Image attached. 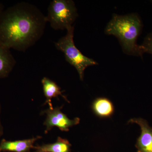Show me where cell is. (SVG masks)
Returning a JSON list of instances; mask_svg holds the SVG:
<instances>
[{
    "instance_id": "9",
    "label": "cell",
    "mask_w": 152,
    "mask_h": 152,
    "mask_svg": "<svg viewBox=\"0 0 152 152\" xmlns=\"http://www.w3.org/2000/svg\"><path fill=\"white\" fill-rule=\"evenodd\" d=\"M42 83L44 95L46 98V101L44 105L48 104L49 108L53 109L52 103V99L53 98H56L59 100V96H61L66 101L69 102L65 96L63 95L64 91H61V88L54 81L47 77H44L42 79Z\"/></svg>"
},
{
    "instance_id": "12",
    "label": "cell",
    "mask_w": 152,
    "mask_h": 152,
    "mask_svg": "<svg viewBox=\"0 0 152 152\" xmlns=\"http://www.w3.org/2000/svg\"><path fill=\"white\" fill-rule=\"evenodd\" d=\"M143 48L144 53H147L152 56V31L148 33L144 38L142 43L141 45Z\"/></svg>"
},
{
    "instance_id": "4",
    "label": "cell",
    "mask_w": 152,
    "mask_h": 152,
    "mask_svg": "<svg viewBox=\"0 0 152 152\" xmlns=\"http://www.w3.org/2000/svg\"><path fill=\"white\" fill-rule=\"evenodd\" d=\"M78 16L75 4L72 0H53L48 9L47 22L56 30L67 29Z\"/></svg>"
},
{
    "instance_id": "2",
    "label": "cell",
    "mask_w": 152,
    "mask_h": 152,
    "mask_svg": "<svg viewBox=\"0 0 152 152\" xmlns=\"http://www.w3.org/2000/svg\"><path fill=\"white\" fill-rule=\"evenodd\" d=\"M143 27L142 19L137 13L126 15L113 14L105 28L104 33L118 39L126 54L142 58L145 53L143 48L138 45L137 40Z\"/></svg>"
},
{
    "instance_id": "13",
    "label": "cell",
    "mask_w": 152,
    "mask_h": 152,
    "mask_svg": "<svg viewBox=\"0 0 152 152\" xmlns=\"http://www.w3.org/2000/svg\"><path fill=\"white\" fill-rule=\"evenodd\" d=\"M1 103H0V138L4 134V128H3L1 118Z\"/></svg>"
},
{
    "instance_id": "8",
    "label": "cell",
    "mask_w": 152,
    "mask_h": 152,
    "mask_svg": "<svg viewBox=\"0 0 152 152\" xmlns=\"http://www.w3.org/2000/svg\"><path fill=\"white\" fill-rule=\"evenodd\" d=\"M16 64L10 49L0 42V80L8 77Z\"/></svg>"
},
{
    "instance_id": "3",
    "label": "cell",
    "mask_w": 152,
    "mask_h": 152,
    "mask_svg": "<svg viewBox=\"0 0 152 152\" xmlns=\"http://www.w3.org/2000/svg\"><path fill=\"white\" fill-rule=\"evenodd\" d=\"M66 30V35L55 42V47L63 53L66 61L75 68L80 79L83 81L86 69L99 64L93 59L83 54L76 47L74 41V26L69 27Z\"/></svg>"
},
{
    "instance_id": "7",
    "label": "cell",
    "mask_w": 152,
    "mask_h": 152,
    "mask_svg": "<svg viewBox=\"0 0 152 152\" xmlns=\"http://www.w3.org/2000/svg\"><path fill=\"white\" fill-rule=\"evenodd\" d=\"M41 136L26 140H7L3 139L0 142V152H30L34 149V144L42 138Z\"/></svg>"
},
{
    "instance_id": "14",
    "label": "cell",
    "mask_w": 152,
    "mask_h": 152,
    "mask_svg": "<svg viewBox=\"0 0 152 152\" xmlns=\"http://www.w3.org/2000/svg\"><path fill=\"white\" fill-rule=\"evenodd\" d=\"M4 11V6L1 3H0V17Z\"/></svg>"
},
{
    "instance_id": "15",
    "label": "cell",
    "mask_w": 152,
    "mask_h": 152,
    "mask_svg": "<svg viewBox=\"0 0 152 152\" xmlns=\"http://www.w3.org/2000/svg\"><path fill=\"white\" fill-rule=\"evenodd\" d=\"M151 1V2L152 3V1Z\"/></svg>"
},
{
    "instance_id": "5",
    "label": "cell",
    "mask_w": 152,
    "mask_h": 152,
    "mask_svg": "<svg viewBox=\"0 0 152 152\" xmlns=\"http://www.w3.org/2000/svg\"><path fill=\"white\" fill-rule=\"evenodd\" d=\"M62 108L63 107H61L53 109L49 108L41 113L46 114L47 115L44 123V125L46 126L45 134H48L54 127H56L63 132H68L69 130V128L80 123L79 118H75L73 120L69 119L66 115L61 111Z\"/></svg>"
},
{
    "instance_id": "1",
    "label": "cell",
    "mask_w": 152,
    "mask_h": 152,
    "mask_svg": "<svg viewBox=\"0 0 152 152\" xmlns=\"http://www.w3.org/2000/svg\"><path fill=\"white\" fill-rule=\"evenodd\" d=\"M46 18L36 6L25 2L3 11L0 17V42L25 52L43 35Z\"/></svg>"
},
{
    "instance_id": "6",
    "label": "cell",
    "mask_w": 152,
    "mask_h": 152,
    "mask_svg": "<svg viewBox=\"0 0 152 152\" xmlns=\"http://www.w3.org/2000/svg\"><path fill=\"white\" fill-rule=\"evenodd\" d=\"M128 123L137 124L141 128V133L136 144L137 152H152V128L146 120L136 118L130 120Z\"/></svg>"
},
{
    "instance_id": "11",
    "label": "cell",
    "mask_w": 152,
    "mask_h": 152,
    "mask_svg": "<svg viewBox=\"0 0 152 152\" xmlns=\"http://www.w3.org/2000/svg\"><path fill=\"white\" fill-rule=\"evenodd\" d=\"M71 146L67 140L58 137L56 141L53 143L35 146L34 152H72Z\"/></svg>"
},
{
    "instance_id": "10",
    "label": "cell",
    "mask_w": 152,
    "mask_h": 152,
    "mask_svg": "<svg viewBox=\"0 0 152 152\" xmlns=\"http://www.w3.org/2000/svg\"><path fill=\"white\" fill-rule=\"evenodd\" d=\"M91 108L94 113L101 118H110L114 113V107L111 101L106 98H97L93 102Z\"/></svg>"
}]
</instances>
